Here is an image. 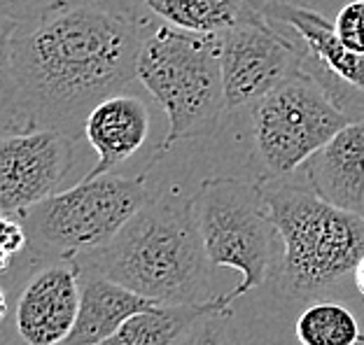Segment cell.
Wrapping results in <instances>:
<instances>
[{
  "label": "cell",
  "instance_id": "30bf717a",
  "mask_svg": "<svg viewBox=\"0 0 364 345\" xmlns=\"http://www.w3.org/2000/svg\"><path fill=\"white\" fill-rule=\"evenodd\" d=\"M75 163L73 136L28 126L0 133V208L21 215L49 199Z\"/></svg>",
  "mask_w": 364,
  "mask_h": 345
},
{
  "label": "cell",
  "instance_id": "7c38bea8",
  "mask_svg": "<svg viewBox=\"0 0 364 345\" xmlns=\"http://www.w3.org/2000/svg\"><path fill=\"white\" fill-rule=\"evenodd\" d=\"M150 108L143 98L117 92L98 101L82 126V136L98 154V163L85 180L114 172V168L136 157L150 138Z\"/></svg>",
  "mask_w": 364,
  "mask_h": 345
},
{
  "label": "cell",
  "instance_id": "44dd1931",
  "mask_svg": "<svg viewBox=\"0 0 364 345\" xmlns=\"http://www.w3.org/2000/svg\"><path fill=\"white\" fill-rule=\"evenodd\" d=\"M334 31L346 47L364 54V0H350L338 10Z\"/></svg>",
  "mask_w": 364,
  "mask_h": 345
},
{
  "label": "cell",
  "instance_id": "8992f818",
  "mask_svg": "<svg viewBox=\"0 0 364 345\" xmlns=\"http://www.w3.org/2000/svg\"><path fill=\"white\" fill-rule=\"evenodd\" d=\"M192 210L213 268L241 273V285L227 294L231 303L273 280L283 243L257 182L208 177L192 196Z\"/></svg>",
  "mask_w": 364,
  "mask_h": 345
},
{
  "label": "cell",
  "instance_id": "9c48e42d",
  "mask_svg": "<svg viewBox=\"0 0 364 345\" xmlns=\"http://www.w3.org/2000/svg\"><path fill=\"white\" fill-rule=\"evenodd\" d=\"M269 21L292 28L304 49V70H309L348 117L364 119V54L353 52L338 40L334 23L311 7L287 0H262Z\"/></svg>",
  "mask_w": 364,
  "mask_h": 345
},
{
  "label": "cell",
  "instance_id": "7402d4cb",
  "mask_svg": "<svg viewBox=\"0 0 364 345\" xmlns=\"http://www.w3.org/2000/svg\"><path fill=\"white\" fill-rule=\"evenodd\" d=\"M61 3L63 0H0V14L10 16L16 23H28Z\"/></svg>",
  "mask_w": 364,
  "mask_h": 345
},
{
  "label": "cell",
  "instance_id": "5b68a950",
  "mask_svg": "<svg viewBox=\"0 0 364 345\" xmlns=\"http://www.w3.org/2000/svg\"><path fill=\"white\" fill-rule=\"evenodd\" d=\"M154 199L147 172L82 180L21 212L31 259H77L110 243Z\"/></svg>",
  "mask_w": 364,
  "mask_h": 345
},
{
  "label": "cell",
  "instance_id": "8fae6325",
  "mask_svg": "<svg viewBox=\"0 0 364 345\" xmlns=\"http://www.w3.org/2000/svg\"><path fill=\"white\" fill-rule=\"evenodd\" d=\"M77 259H31L14 301V332L21 345H63L80 308Z\"/></svg>",
  "mask_w": 364,
  "mask_h": 345
},
{
  "label": "cell",
  "instance_id": "ac0fdd59",
  "mask_svg": "<svg viewBox=\"0 0 364 345\" xmlns=\"http://www.w3.org/2000/svg\"><path fill=\"white\" fill-rule=\"evenodd\" d=\"M16 23L10 16L0 14V133L23 128L19 112V92H16L14 61H12V38Z\"/></svg>",
  "mask_w": 364,
  "mask_h": 345
},
{
  "label": "cell",
  "instance_id": "d6986e66",
  "mask_svg": "<svg viewBox=\"0 0 364 345\" xmlns=\"http://www.w3.org/2000/svg\"><path fill=\"white\" fill-rule=\"evenodd\" d=\"M173 345H241L236 339L231 306L215 308L196 317Z\"/></svg>",
  "mask_w": 364,
  "mask_h": 345
},
{
  "label": "cell",
  "instance_id": "277c9868",
  "mask_svg": "<svg viewBox=\"0 0 364 345\" xmlns=\"http://www.w3.org/2000/svg\"><path fill=\"white\" fill-rule=\"evenodd\" d=\"M136 80L161 105L168 131L159 145L166 154L176 143L218 131L229 112L220 68V35H201L159 23L145 33Z\"/></svg>",
  "mask_w": 364,
  "mask_h": 345
},
{
  "label": "cell",
  "instance_id": "3957f363",
  "mask_svg": "<svg viewBox=\"0 0 364 345\" xmlns=\"http://www.w3.org/2000/svg\"><path fill=\"white\" fill-rule=\"evenodd\" d=\"M259 187L283 243L273 283L285 299H316L353 275L364 254V215L336 208L311 187L285 180Z\"/></svg>",
  "mask_w": 364,
  "mask_h": 345
},
{
  "label": "cell",
  "instance_id": "4fadbf2b",
  "mask_svg": "<svg viewBox=\"0 0 364 345\" xmlns=\"http://www.w3.org/2000/svg\"><path fill=\"white\" fill-rule=\"evenodd\" d=\"M309 187L322 201L364 215V119L346 124L304 163Z\"/></svg>",
  "mask_w": 364,
  "mask_h": 345
},
{
  "label": "cell",
  "instance_id": "7a4b0ae2",
  "mask_svg": "<svg viewBox=\"0 0 364 345\" xmlns=\"http://www.w3.org/2000/svg\"><path fill=\"white\" fill-rule=\"evenodd\" d=\"M110 280L159 303L213 301L210 259L198 234L192 199L154 196L103 248L77 257Z\"/></svg>",
  "mask_w": 364,
  "mask_h": 345
},
{
  "label": "cell",
  "instance_id": "5bb4252c",
  "mask_svg": "<svg viewBox=\"0 0 364 345\" xmlns=\"http://www.w3.org/2000/svg\"><path fill=\"white\" fill-rule=\"evenodd\" d=\"M80 264V261H77ZM80 275V308L70 336L63 345H101L119 329L131 315L145 308L159 306L129 287L110 280L94 268L82 266Z\"/></svg>",
  "mask_w": 364,
  "mask_h": 345
},
{
  "label": "cell",
  "instance_id": "ffe728a7",
  "mask_svg": "<svg viewBox=\"0 0 364 345\" xmlns=\"http://www.w3.org/2000/svg\"><path fill=\"white\" fill-rule=\"evenodd\" d=\"M23 252H28V234L21 215L0 208V278L10 273Z\"/></svg>",
  "mask_w": 364,
  "mask_h": 345
},
{
  "label": "cell",
  "instance_id": "52a82bcc",
  "mask_svg": "<svg viewBox=\"0 0 364 345\" xmlns=\"http://www.w3.org/2000/svg\"><path fill=\"white\" fill-rule=\"evenodd\" d=\"M350 121L309 70H296L250 105V168L255 182L264 185L292 175Z\"/></svg>",
  "mask_w": 364,
  "mask_h": 345
},
{
  "label": "cell",
  "instance_id": "cb8c5ba5",
  "mask_svg": "<svg viewBox=\"0 0 364 345\" xmlns=\"http://www.w3.org/2000/svg\"><path fill=\"white\" fill-rule=\"evenodd\" d=\"M7 313H10V301H7V292L5 287L0 285V327L7 322Z\"/></svg>",
  "mask_w": 364,
  "mask_h": 345
},
{
  "label": "cell",
  "instance_id": "603a6c76",
  "mask_svg": "<svg viewBox=\"0 0 364 345\" xmlns=\"http://www.w3.org/2000/svg\"><path fill=\"white\" fill-rule=\"evenodd\" d=\"M353 278H355V287H358V292H360L362 297H364V254L360 257L358 264H355Z\"/></svg>",
  "mask_w": 364,
  "mask_h": 345
},
{
  "label": "cell",
  "instance_id": "9a60e30c",
  "mask_svg": "<svg viewBox=\"0 0 364 345\" xmlns=\"http://www.w3.org/2000/svg\"><path fill=\"white\" fill-rule=\"evenodd\" d=\"M131 5L152 12L164 23L201 35H222L264 14L262 0H131Z\"/></svg>",
  "mask_w": 364,
  "mask_h": 345
},
{
  "label": "cell",
  "instance_id": "ba28073f",
  "mask_svg": "<svg viewBox=\"0 0 364 345\" xmlns=\"http://www.w3.org/2000/svg\"><path fill=\"white\" fill-rule=\"evenodd\" d=\"M220 68L227 110L257 103L304 68V49L278 33L267 16H255L220 35Z\"/></svg>",
  "mask_w": 364,
  "mask_h": 345
},
{
  "label": "cell",
  "instance_id": "2e32d148",
  "mask_svg": "<svg viewBox=\"0 0 364 345\" xmlns=\"http://www.w3.org/2000/svg\"><path fill=\"white\" fill-rule=\"evenodd\" d=\"M227 306H231L227 294L205 303H159L131 315L101 345H173L196 317Z\"/></svg>",
  "mask_w": 364,
  "mask_h": 345
},
{
  "label": "cell",
  "instance_id": "e0dca14e",
  "mask_svg": "<svg viewBox=\"0 0 364 345\" xmlns=\"http://www.w3.org/2000/svg\"><path fill=\"white\" fill-rule=\"evenodd\" d=\"M296 339L301 345H362L360 319L341 303L318 301L296 319Z\"/></svg>",
  "mask_w": 364,
  "mask_h": 345
},
{
  "label": "cell",
  "instance_id": "6da1fadb",
  "mask_svg": "<svg viewBox=\"0 0 364 345\" xmlns=\"http://www.w3.org/2000/svg\"><path fill=\"white\" fill-rule=\"evenodd\" d=\"M145 16L131 3L63 0L19 23L12 61L23 128H59L75 138L91 108L136 80Z\"/></svg>",
  "mask_w": 364,
  "mask_h": 345
}]
</instances>
